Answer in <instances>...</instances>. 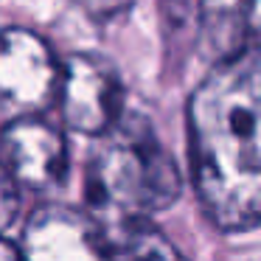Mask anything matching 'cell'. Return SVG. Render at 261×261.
Here are the masks:
<instances>
[{"label":"cell","instance_id":"obj_1","mask_svg":"<svg viewBox=\"0 0 261 261\" xmlns=\"http://www.w3.org/2000/svg\"><path fill=\"white\" fill-rule=\"evenodd\" d=\"M258 45L222 59L188 98L191 174L208 219L253 230L261 214Z\"/></svg>","mask_w":261,"mask_h":261},{"label":"cell","instance_id":"obj_2","mask_svg":"<svg viewBox=\"0 0 261 261\" xmlns=\"http://www.w3.org/2000/svg\"><path fill=\"white\" fill-rule=\"evenodd\" d=\"M93 154L87 199L110 225L158 214L180 197V171L143 118L121 115Z\"/></svg>","mask_w":261,"mask_h":261},{"label":"cell","instance_id":"obj_3","mask_svg":"<svg viewBox=\"0 0 261 261\" xmlns=\"http://www.w3.org/2000/svg\"><path fill=\"white\" fill-rule=\"evenodd\" d=\"M59 110L70 129L104 135L124 113V87L115 68L93 54H73L59 70Z\"/></svg>","mask_w":261,"mask_h":261},{"label":"cell","instance_id":"obj_4","mask_svg":"<svg viewBox=\"0 0 261 261\" xmlns=\"http://www.w3.org/2000/svg\"><path fill=\"white\" fill-rule=\"evenodd\" d=\"M23 261H113L110 233L87 211L45 205L23 233Z\"/></svg>","mask_w":261,"mask_h":261},{"label":"cell","instance_id":"obj_5","mask_svg":"<svg viewBox=\"0 0 261 261\" xmlns=\"http://www.w3.org/2000/svg\"><path fill=\"white\" fill-rule=\"evenodd\" d=\"M59 65L42 37L0 29V104L20 113L48 110L57 98Z\"/></svg>","mask_w":261,"mask_h":261},{"label":"cell","instance_id":"obj_6","mask_svg":"<svg viewBox=\"0 0 261 261\" xmlns=\"http://www.w3.org/2000/svg\"><path fill=\"white\" fill-rule=\"evenodd\" d=\"M0 166L17 186L42 191L68 174V143L48 121L23 115L0 129Z\"/></svg>","mask_w":261,"mask_h":261},{"label":"cell","instance_id":"obj_7","mask_svg":"<svg viewBox=\"0 0 261 261\" xmlns=\"http://www.w3.org/2000/svg\"><path fill=\"white\" fill-rule=\"evenodd\" d=\"M202 45L214 62L258 45V0H199Z\"/></svg>","mask_w":261,"mask_h":261},{"label":"cell","instance_id":"obj_8","mask_svg":"<svg viewBox=\"0 0 261 261\" xmlns=\"http://www.w3.org/2000/svg\"><path fill=\"white\" fill-rule=\"evenodd\" d=\"M113 244V261H188L154 225H149V216L129 219L118 225Z\"/></svg>","mask_w":261,"mask_h":261},{"label":"cell","instance_id":"obj_9","mask_svg":"<svg viewBox=\"0 0 261 261\" xmlns=\"http://www.w3.org/2000/svg\"><path fill=\"white\" fill-rule=\"evenodd\" d=\"M20 208V194H17V182L6 174V169L0 166V233L6 230L14 222Z\"/></svg>","mask_w":261,"mask_h":261},{"label":"cell","instance_id":"obj_10","mask_svg":"<svg viewBox=\"0 0 261 261\" xmlns=\"http://www.w3.org/2000/svg\"><path fill=\"white\" fill-rule=\"evenodd\" d=\"M79 3L96 20H113L118 14L129 12V6H132V0H79Z\"/></svg>","mask_w":261,"mask_h":261},{"label":"cell","instance_id":"obj_11","mask_svg":"<svg viewBox=\"0 0 261 261\" xmlns=\"http://www.w3.org/2000/svg\"><path fill=\"white\" fill-rule=\"evenodd\" d=\"M0 261H23V253H20L12 242L0 239Z\"/></svg>","mask_w":261,"mask_h":261}]
</instances>
